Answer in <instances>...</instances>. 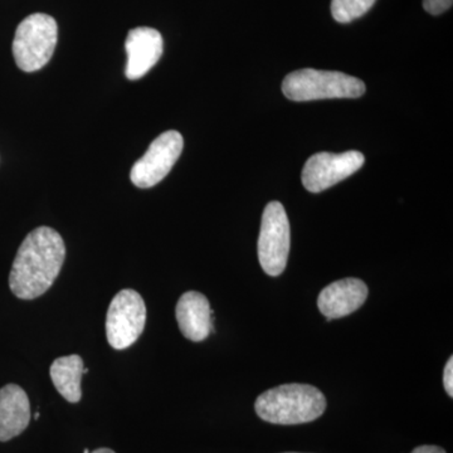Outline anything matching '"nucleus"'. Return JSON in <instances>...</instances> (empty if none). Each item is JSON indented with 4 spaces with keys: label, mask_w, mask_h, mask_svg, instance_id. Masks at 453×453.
I'll return each instance as SVG.
<instances>
[{
    "label": "nucleus",
    "mask_w": 453,
    "mask_h": 453,
    "mask_svg": "<svg viewBox=\"0 0 453 453\" xmlns=\"http://www.w3.org/2000/svg\"><path fill=\"white\" fill-rule=\"evenodd\" d=\"M65 258L64 238L58 232L50 226L33 229L18 250L9 288L19 299H37L56 281Z\"/></svg>",
    "instance_id": "1"
},
{
    "label": "nucleus",
    "mask_w": 453,
    "mask_h": 453,
    "mask_svg": "<svg viewBox=\"0 0 453 453\" xmlns=\"http://www.w3.org/2000/svg\"><path fill=\"white\" fill-rule=\"evenodd\" d=\"M255 410L259 418L273 425H303L323 416L326 399L309 384H283L262 393Z\"/></svg>",
    "instance_id": "2"
},
{
    "label": "nucleus",
    "mask_w": 453,
    "mask_h": 453,
    "mask_svg": "<svg viewBox=\"0 0 453 453\" xmlns=\"http://www.w3.org/2000/svg\"><path fill=\"white\" fill-rule=\"evenodd\" d=\"M282 92L288 100L297 103L323 98H357L365 94V83L338 71L303 68L285 77Z\"/></svg>",
    "instance_id": "3"
},
{
    "label": "nucleus",
    "mask_w": 453,
    "mask_h": 453,
    "mask_svg": "<svg viewBox=\"0 0 453 453\" xmlns=\"http://www.w3.org/2000/svg\"><path fill=\"white\" fill-rule=\"evenodd\" d=\"M58 38V27L52 17L31 14L18 26L13 41L16 64L25 73H35L52 58Z\"/></svg>",
    "instance_id": "4"
},
{
    "label": "nucleus",
    "mask_w": 453,
    "mask_h": 453,
    "mask_svg": "<svg viewBox=\"0 0 453 453\" xmlns=\"http://www.w3.org/2000/svg\"><path fill=\"white\" fill-rule=\"evenodd\" d=\"M290 252V223L280 202L268 203L261 220L258 258L268 276H280L288 265Z\"/></svg>",
    "instance_id": "5"
},
{
    "label": "nucleus",
    "mask_w": 453,
    "mask_h": 453,
    "mask_svg": "<svg viewBox=\"0 0 453 453\" xmlns=\"http://www.w3.org/2000/svg\"><path fill=\"white\" fill-rule=\"evenodd\" d=\"M146 306L142 295L135 290H121L113 297L107 310V342L116 350L134 344L144 332Z\"/></svg>",
    "instance_id": "6"
},
{
    "label": "nucleus",
    "mask_w": 453,
    "mask_h": 453,
    "mask_svg": "<svg viewBox=\"0 0 453 453\" xmlns=\"http://www.w3.org/2000/svg\"><path fill=\"white\" fill-rule=\"evenodd\" d=\"M183 146V136L178 131H165L157 136L144 157H140L131 169L130 179L134 186L148 189L159 184L177 163Z\"/></svg>",
    "instance_id": "7"
},
{
    "label": "nucleus",
    "mask_w": 453,
    "mask_h": 453,
    "mask_svg": "<svg viewBox=\"0 0 453 453\" xmlns=\"http://www.w3.org/2000/svg\"><path fill=\"white\" fill-rule=\"evenodd\" d=\"M365 162V155L356 150L342 154H315L303 166L301 179L309 192L321 193L353 175Z\"/></svg>",
    "instance_id": "8"
},
{
    "label": "nucleus",
    "mask_w": 453,
    "mask_h": 453,
    "mask_svg": "<svg viewBox=\"0 0 453 453\" xmlns=\"http://www.w3.org/2000/svg\"><path fill=\"white\" fill-rule=\"evenodd\" d=\"M127 64L125 74L131 81L142 79L159 61L163 55L162 35L149 27L131 29L125 42Z\"/></svg>",
    "instance_id": "9"
},
{
    "label": "nucleus",
    "mask_w": 453,
    "mask_h": 453,
    "mask_svg": "<svg viewBox=\"0 0 453 453\" xmlns=\"http://www.w3.org/2000/svg\"><path fill=\"white\" fill-rule=\"evenodd\" d=\"M368 297V286L359 279L333 282L320 292L318 308L327 320L344 318L362 308Z\"/></svg>",
    "instance_id": "10"
},
{
    "label": "nucleus",
    "mask_w": 453,
    "mask_h": 453,
    "mask_svg": "<svg viewBox=\"0 0 453 453\" xmlns=\"http://www.w3.org/2000/svg\"><path fill=\"white\" fill-rule=\"evenodd\" d=\"M211 312L210 301L201 292H184L175 308V318L184 338L195 342L207 339L213 332Z\"/></svg>",
    "instance_id": "11"
},
{
    "label": "nucleus",
    "mask_w": 453,
    "mask_h": 453,
    "mask_svg": "<svg viewBox=\"0 0 453 453\" xmlns=\"http://www.w3.org/2000/svg\"><path fill=\"white\" fill-rule=\"evenodd\" d=\"M31 422V404L25 390L17 384L0 389V441L19 436Z\"/></svg>",
    "instance_id": "12"
},
{
    "label": "nucleus",
    "mask_w": 453,
    "mask_h": 453,
    "mask_svg": "<svg viewBox=\"0 0 453 453\" xmlns=\"http://www.w3.org/2000/svg\"><path fill=\"white\" fill-rule=\"evenodd\" d=\"M83 369L82 357L77 354L58 357L50 365V374L53 386L70 403H77L81 399Z\"/></svg>",
    "instance_id": "13"
},
{
    "label": "nucleus",
    "mask_w": 453,
    "mask_h": 453,
    "mask_svg": "<svg viewBox=\"0 0 453 453\" xmlns=\"http://www.w3.org/2000/svg\"><path fill=\"white\" fill-rule=\"evenodd\" d=\"M375 0H332V14L339 23H349L365 16Z\"/></svg>",
    "instance_id": "14"
},
{
    "label": "nucleus",
    "mask_w": 453,
    "mask_h": 453,
    "mask_svg": "<svg viewBox=\"0 0 453 453\" xmlns=\"http://www.w3.org/2000/svg\"><path fill=\"white\" fill-rule=\"evenodd\" d=\"M453 0H423V8L432 16L445 13L452 7Z\"/></svg>",
    "instance_id": "15"
},
{
    "label": "nucleus",
    "mask_w": 453,
    "mask_h": 453,
    "mask_svg": "<svg viewBox=\"0 0 453 453\" xmlns=\"http://www.w3.org/2000/svg\"><path fill=\"white\" fill-rule=\"evenodd\" d=\"M453 359L452 357H449V362L445 366V372H443V386H445V389L447 395L449 396H453Z\"/></svg>",
    "instance_id": "16"
},
{
    "label": "nucleus",
    "mask_w": 453,
    "mask_h": 453,
    "mask_svg": "<svg viewBox=\"0 0 453 453\" xmlns=\"http://www.w3.org/2000/svg\"><path fill=\"white\" fill-rule=\"evenodd\" d=\"M412 453H446L442 447L438 446H419L414 449Z\"/></svg>",
    "instance_id": "17"
},
{
    "label": "nucleus",
    "mask_w": 453,
    "mask_h": 453,
    "mask_svg": "<svg viewBox=\"0 0 453 453\" xmlns=\"http://www.w3.org/2000/svg\"><path fill=\"white\" fill-rule=\"evenodd\" d=\"M92 453H115L112 451V449H98L96 451H94Z\"/></svg>",
    "instance_id": "18"
},
{
    "label": "nucleus",
    "mask_w": 453,
    "mask_h": 453,
    "mask_svg": "<svg viewBox=\"0 0 453 453\" xmlns=\"http://www.w3.org/2000/svg\"><path fill=\"white\" fill-rule=\"evenodd\" d=\"M38 418H40V413L37 412V413L35 414V421H37Z\"/></svg>",
    "instance_id": "19"
},
{
    "label": "nucleus",
    "mask_w": 453,
    "mask_h": 453,
    "mask_svg": "<svg viewBox=\"0 0 453 453\" xmlns=\"http://www.w3.org/2000/svg\"><path fill=\"white\" fill-rule=\"evenodd\" d=\"M83 453H89V449H86L85 451H83Z\"/></svg>",
    "instance_id": "20"
},
{
    "label": "nucleus",
    "mask_w": 453,
    "mask_h": 453,
    "mask_svg": "<svg viewBox=\"0 0 453 453\" xmlns=\"http://www.w3.org/2000/svg\"><path fill=\"white\" fill-rule=\"evenodd\" d=\"M286 453H297V452H286Z\"/></svg>",
    "instance_id": "21"
}]
</instances>
